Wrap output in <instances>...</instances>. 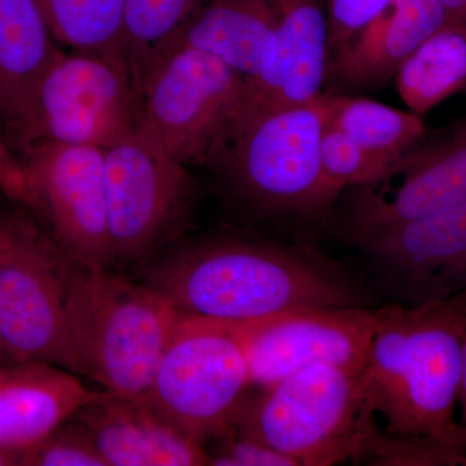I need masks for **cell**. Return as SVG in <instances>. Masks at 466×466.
<instances>
[{
	"label": "cell",
	"mask_w": 466,
	"mask_h": 466,
	"mask_svg": "<svg viewBox=\"0 0 466 466\" xmlns=\"http://www.w3.org/2000/svg\"><path fill=\"white\" fill-rule=\"evenodd\" d=\"M449 23L441 0H391L354 42L330 61L327 78L346 90L389 84L413 51Z\"/></svg>",
	"instance_id": "e0dca14e"
},
{
	"label": "cell",
	"mask_w": 466,
	"mask_h": 466,
	"mask_svg": "<svg viewBox=\"0 0 466 466\" xmlns=\"http://www.w3.org/2000/svg\"><path fill=\"white\" fill-rule=\"evenodd\" d=\"M64 368L41 361L0 366V444L23 451L99 397Z\"/></svg>",
	"instance_id": "ac0fdd59"
},
{
	"label": "cell",
	"mask_w": 466,
	"mask_h": 466,
	"mask_svg": "<svg viewBox=\"0 0 466 466\" xmlns=\"http://www.w3.org/2000/svg\"><path fill=\"white\" fill-rule=\"evenodd\" d=\"M321 161L334 191L370 186L383 179L400 162L370 152L341 131L325 124Z\"/></svg>",
	"instance_id": "d4e9b609"
},
{
	"label": "cell",
	"mask_w": 466,
	"mask_h": 466,
	"mask_svg": "<svg viewBox=\"0 0 466 466\" xmlns=\"http://www.w3.org/2000/svg\"><path fill=\"white\" fill-rule=\"evenodd\" d=\"M323 94L308 103L242 113L214 159L257 207L314 214L339 198L321 161Z\"/></svg>",
	"instance_id": "5b68a950"
},
{
	"label": "cell",
	"mask_w": 466,
	"mask_h": 466,
	"mask_svg": "<svg viewBox=\"0 0 466 466\" xmlns=\"http://www.w3.org/2000/svg\"><path fill=\"white\" fill-rule=\"evenodd\" d=\"M20 466H108L87 431L75 419L21 451Z\"/></svg>",
	"instance_id": "4316f807"
},
{
	"label": "cell",
	"mask_w": 466,
	"mask_h": 466,
	"mask_svg": "<svg viewBox=\"0 0 466 466\" xmlns=\"http://www.w3.org/2000/svg\"><path fill=\"white\" fill-rule=\"evenodd\" d=\"M394 79L403 103L420 116L466 87V27L444 24L403 61Z\"/></svg>",
	"instance_id": "44dd1931"
},
{
	"label": "cell",
	"mask_w": 466,
	"mask_h": 466,
	"mask_svg": "<svg viewBox=\"0 0 466 466\" xmlns=\"http://www.w3.org/2000/svg\"><path fill=\"white\" fill-rule=\"evenodd\" d=\"M213 441H219L213 451H208V465L214 466H299L293 459L235 428Z\"/></svg>",
	"instance_id": "f1b7e54d"
},
{
	"label": "cell",
	"mask_w": 466,
	"mask_h": 466,
	"mask_svg": "<svg viewBox=\"0 0 466 466\" xmlns=\"http://www.w3.org/2000/svg\"><path fill=\"white\" fill-rule=\"evenodd\" d=\"M375 311L366 308L302 309L238 325L251 386L269 388L311 367L360 373L366 364Z\"/></svg>",
	"instance_id": "7c38bea8"
},
{
	"label": "cell",
	"mask_w": 466,
	"mask_h": 466,
	"mask_svg": "<svg viewBox=\"0 0 466 466\" xmlns=\"http://www.w3.org/2000/svg\"><path fill=\"white\" fill-rule=\"evenodd\" d=\"M272 5L275 63L262 79L249 84L242 113L308 103L323 94L327 81V0H272Z\"/></svg>",
	"instance_id": "2e32d148"
},
{
	"label": "cell",
	"mask_w": 466,
	"mask_h": 466,
	"mask_svg": "<svg viewBox=\"0 0 466 466\" xmlns=\"http://www.w3.org/2000/svg\"><path fill=\"white\" fill-rule=\"evenodd\" d=\"M360 373L319 366L294 373L248 398L233 428L300 466L360 461L375 428Z\"/></svg>",
	"instance_id": "277c9868"
},
{
	"label": "cell",
	"mask_w": 466,
	"mask_h": 466,
	"mask_svg": "<svg viewBox=\"0 0 466 466\" xmlns=\"http://www.w3.org/2000/svg\"><path fill=\"white\" fill-rule=\"evenodd\" d=\"M449 23L466 27V0H441Z\"/></svg>",
	"instance_id": "1f68e13d"
},
{
	"label": "cell",
	"mask_w": 466,
	"mask_h": 466,
	"mask_svg": "<svg viewBox=\"0 0 466 466\" xmlns=\"http://www.w3.org/2000/svg\"><path fill=\"white\" fill-rule=\"evenodd\" d=\"M460 324V361H461V386H460V424L466 438V289L456 294Z\"/></svg>",
	"instance_id": "4dcf8cb0"
},
{
	"label": "cell",
	"mask_w": 466,
	"mask_h": 466,
	"mask_svg": "<svg viewBox=\"0 0 466 466\" xmlns=\"http://www.w3.org/2000/svg\"><path fill=\"white\" fill-rule=\"evenodd\" d=\"M401 305L449 299L466 289V202L357 242Z\"/></svg>",
	"instance_id": "5bb4252c"
},
{
	"label": "cell",
	"mask_w": 466,
	"mask_h": 466,
	"mask_svg": "<svg viewBox=\"0 0 466 466\" xmlns=\"http://www.w3.org/2000/svg\"><path fill=\"white\" fill-rule=\"evenodd\" d=\"M375 332L360 372L364 400L386 431L422 435L466 451L456 419L461 386L456 296L375 309Z\"/></svg>",
	"instance_id": "7a4b0ae2"
},
{
	"label": "cell",
	"mask_w": 466,
	"mask_h": 466,
	"mask_svg": "<svg viewBox=\"0 0 466 466\" xmlns=\"http://www.w3.org/2000/svg\"><path fill=\"white\" fill-rule=\"evenodd\" d=\"M32 204L47 218L52 238L76 265L106 269L115 262L106 187V150L38 143L20 153Z\"/></svg>",
	"instance_id": "30bf717a"
},
{
	"label": "cell",
	"mask_w": 466,
	"mask_h": 466,
	"mask_svg": "<svg viewBox=\"0 0 466 466\" xmlns=\"http://www.w3.org/2000/svg\"><path fill=\"white\" fill-rule=\"evenodd\" d=\"M0 192L8 200L30 208L32 196L20 158L0 137Z\"/></svg>",
	"instance_id": "f546056e"
},
{
	"label": "cell",
	"mask_w": 466,
	"mask_h": 466,
	"mask_svg": "<svg viewBox=\"0 0 466 466\" xmlns=\"http://www.w3.org/2000/svg\"><path fill=\"white\" fill-rule=\"evenodd\" d=\"M146 279L183 317L235 325L294 309L364 308L368 300L351 275L317 251L247 238L189 245Z\"/></svg>",
	"instance_id": "6da1fadb"
},
{
	"label": "cell",
	"mask_w": 466,
	"mask_h": 466,
	"mask_svg": "<svg viewBox=\"0 0 466 466\" xmlns=\"http://www.w3.org/2000/svg\"><path fill=\"white\" fill-rule=\"evenodd\" d=\"M14 214L15 213H5V211L0 208V240H2L3 236H5V231H7L9 223H11Z\"/></svg>",
	"instance_id": "836d02e7"
},
{
	"label": "cell",
	"mask_w": 466,
	"mask_h": 466,
	"mask_svg": "<svg viewBox=\"0 0 466 466\" xmlns=\"http://www.w3.org/2000/svg\"><path fill=\"white\" fill-rule=\"evenodd\" d=\"M73 267L54 238L14 214L0 240V346L8 363L41 361L75 373L67 309Z\"/></svg>",
	"instance_id": "52a82bcc"
},
{
	"label": "cell",
	"mask_w": 466,
	"mask_h": 466,
	"mask_svg": "<svg viewBox=\"0 0 466 466\" xmlns=\"http://www.w3.org/2000/svg\"><path fill=\"white\" fill-rule=\"evenodd\" d=\"M339 223L357 242L466 202V121L422 143L379 182L352 188Z\"/></svg>",
	"instance_id": "4fadbf2b"
},
{
	"label": "cell",
	"mask_w": 466,
	"mask_h": 466,
	"mask_svg": "<svg viewBox=\"0 0 466 466\" xmlns=\"http://www.w3.org/2000/svg\"><path fill=\"white\" fill-rule=\"evenodd\" d=\"M250 386L238 325L182 315L146 400L175 428L204 444L232 428Z\"/></svg>",
	"instance_id": "ba28073f"
},
{
	"label": "cell",
	"mask_w": 466,
	"mask_h": 466,
	"mask_svg": "<svg viewBox=\"0 0 466 466\" xmlns=\"http://www.w3.org/2000/svg\"><path fill=\"white\" fill-rule=\"evenodd\" d=\"M139 92L124 56L58 50L34 92L17 152L51 142L106 149L133 133Z\"/></svg>",
	"instance_id": "9c48e42d"
},
{
	"label": "cell",
	"mask_w": 466,
	"mask_h": 466,
	"mask_svg": "<svg viewBox=\"0 0 466 466\" xmlns=\"http://www.w3.org/2000/svg\"><path fill=\"white\" fill-rule=\"evenodd\" d=\"M58 50L38 0H0V137L14 152Z\"/></svg>",
	"instance_id": "d6986e66"
},
{
	"label": "cell",
	"mask_w": 466,
	"mask_h": 466,
	"mask_svg": "<svg viewBox=\"0 0 466 466\" xmlns=\"http://www.w3.org/2000/svg\"><path fill=\"white\" fill-rule=\"evenodd\" d=\"M108 466L208 465V450L159 415L146 398L103 390L72 416Z\"/></svg>",
	"instance_id": "9a60e30c"
},
{
	"label": "cell",
	"mask_w": 466,
	"mask_h": 466,
	"mask_svg": "<svg viewBox=\"0 0 466 466\" xmlns=\"http://www.w3.org/2000/svg\"><path fill=\"white\" fill-rule=\"evenodd\" d=\"M21 451L0 444V466H20Z\"/></svg>",
	"instance_id": "d6a6232c"
},
{
	"label": "cell",
	"mask_w": 466,
	"mask_h": 466,
	"mask_svg": "<svg viewBox=\"0 0 466 466\" xmlns=\"http://www.w3.org/2000/svg\"><path fill=\"white\" fill-rule=\"evenodd\" d=\"M360 461L381 466H466V451L422 435L380 431L368 435Z\"/></svg>",
	"instance_id": "484cf974"
},
{
	"label": "cell",
	"mask_w": 466,
	"mask_h": 466,
	"mask_svg": "<svg viewBox=\"0 0 466 466\" xmlns=\"http://www.w3.org/2000/svg\"><path fill=\"white\" fill-rule=\"evenodd\" d=\"M8 360L7 358H5V352H3L2 346H0V366H3V364H7Z\"/></svg>",
	"instance_id": "e575fe53"
},
{
	"label": "cell",
	"mask_w": 466,
	"mask_h": 466,
	"mask_svg": "<svg viewBox=\"0 0 466 466\" xmlns=\"http://www.w3.org/2000/svg\"><path fill=\"white\" fill-rule=\"evenodd\" d=\"M248 92L238 70L179 43L140 84L137 128L184 165L210 161L225 148Z\"/></svg>",
	"instance_id": "8992f818"
},
{
	"label": "cell",
	"mask_w": 466,
	"mask_h": 466,
	"mask_svg": "<svg viewBox=\"0 0 466 466\" xmlns=\"http://www.w3.org/2000/svg\"><path fill=\"white\" fill-rule=\"evenodd\" d=\"M207 0H125L124 55L137 92L150 67L170 51Z\"/></svg>",
	"instance_id": "603a6c76"
},
{
	"label": "cell",
	"mask_w": 466,
	"mask_h": 466,
	"mask_svg": "<svg viewBox=\"0 0 466 466\" xmlns=\"http://www.w3.org/2000/svg\"><path fill=\"white\" fill-rule=\"evenodd\" d=\"M179 43L220 58L254 84L275 63L272 0H207Z\"/></svg>",
	"instance_id": "ffe728a7"
},
{
	"label": "cell",
	"mask_w": 466,
	"mask_h": 466,
	"mask_svg": "<svg viewBox=\"0 0 466 466\" xmlns=\"http://www.w3.org/2000/svg\"><path fill=\"white\" fill-rule=\"evenodd\" d=\"M106 150L113 257L142 259L179 225L191 198L187 165L135 128Z\"/></svg>",
	"instance_id": "8fae6325"
},
{
	"label": "cell",
	"mask_w": 466,
	"mask_h": 466,
	"mask_svg": "<svg viewBox=\"0 0 466 466\" xmlns=\"http://www.w3.org/2000/svg\"><path fill=\"white\" fill-rule=\"evenodd\" d=\"M38 3L58 45L75 52L125 57V0H38Z\"/></svg>",
	"instance_id": "cb8c5ba5"
},
{
	"label": "cell",
	"mask_w": 466,
	"mask_h": 466,
	"mask_svg": "<svg viewBox=\"0 0 466 466\" xmlns=\"http://www.w3.org/2000/svg\"><path fill=\"white\" fill-rule=\"evenodd\" d=\"M391 0H327L329 63L382 14ZM329 66V64H328Z\"/></svg>",
	"instance_id": "83f0119b"
},
{
	"label": "cell",
	"mask_w": 466,
	"mask_h": 466,
	"mask_svg": "<svg viewBox=\"0 0 466 466\" xmlns=\"http://www.w3.org/2000/svg\"><path fill=\"white\" fill-rule=\"evenodd\" d=\"M327 124L361 147L400 162L424 140L421 116L364 97L323 94Z\"/></svg>",
	"instance_id": "7402d4cb"
},
{
	"label": "cell",
	"mask_w": 466,
	"mask_h": 466,
	"mask_svg": "<svg viewBox=\"0 0 466 466\" xmlns=\"http://www.w3.org/2000/svg\"><path fill=\"white\" fill-rule=\"evenodd\" d=\"M67 309L76 375L118 397L146 398L182 315L148 284L76 263Z\"/></svg>",
	"instance_id": "3957f363"
}]
</instances>
